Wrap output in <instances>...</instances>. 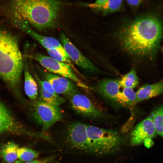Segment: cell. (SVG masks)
<instances>
[{
	"label": "cell",
	"instance_id": "cell-1",
	"mask_svg": "<svg viewBox=\"0 0 163 163\" xmlns=\"http://www.w3.org/2000/svg\"><path fill=\"white\" fill-rule=\"evenodd\" d=\"M162 8L155 5L119 28L115 36L124 51L141 60L155 59L163 38Z\"/></svg>",
	"mask_w": 163,
	"mask_h": 163
},
{
	"label": "cell",
	"instance_id": "cell-2",
	"mask_svg": "<svg viewBox=\"0 0 163 163\" xmlns=\"http://www.w3.org/2000/svg\"><path fill=\"white\" fill-rule=\"evenodd\" d=\"M11 5L14 16L40 30L57 26L62 8L59 0H11Z\"/></svg>",
	"mask_w": 163,
	"mask_h": 163
},
{
	"label": "cell",
	"instance_id": "cell-3",
	"mask_svg": "<svg viewBox=\"0 0 163 163\" xmlns=\"http://www.w3.org/2000/svg\"><path fill=\"white\" fill-rule=\"evenodd\" d=\"M24 62L17 38L0 27V78L18 97Z\"/></svg>",
	"mask_w": 163,
	"mask_h": 163
},
{
	"label": "cell",
	"instance_id": "cell-4",
	"mask_svg": "<svg viewBox=\"0 0 163 163\" xmlns=\"http://www.w3.org/2000/svg\"><path fill=\"white\" fill-rule=\"evenodd\" d=\"M89 153L104 155L112 153L120 148L123 139L116 131L86 125Z\"/></svg>",
	"mask_w": 163,
	"mask_h": 163
},
{
	"label": "cell",
	"instance_id": "cell-5",
	"mask_svg": "<svg viewBox=\"0 0 163 163\" xmlns=\"http://www.w3.org/2000/svg\"><path fill=\"white\" fill-rule=\"evenodd\" d=\"M11 134L41 139V132L27 129L18 120L10 110L0 100V134Z\"/></svg>",
	"mask_w": 163,
	"mask_h": 163
},
{
	"label": "cell",
	"instance_id": "cell-6",
	"mask_svg": "<svg viewBox=\"0 0 163 163\" xmlns=\"http://www.w3.org/2000/svg\"><path fill=\"white\" fill-rule=\"evenodd\" d=\"M32 108L34 117L44 133H47L63 117L62 110L59 106L47 103L39 99L32 101Z\"/></svg>",
	"mask_w": 163,
	"mask_h": 163
},
{
	"label": "cell",
	"instance_id": "cell-7",
	"mask_svg": "<svg viewBox=\"0 0 163 163\" xmlns=\"http://www.w3.org/2000/svg\"><path fill=\"white\" fill-rule=\"evenodd\" d=\"M29 56L39 62L48 72L69 78L74 82L78 87L85 89H90L77 76L69 64L58 61L40 53Z\"/></svg>",
	"mask_w": 163,
	"mask_h": 163
},
{
	"label": "cell",
	"instance_id": "cell-8",
	"mask_svg": "<svg viewBox=\"0 0 163 163\" xmlns=\"http://www.w3.org/2000/svg\"><path fill=\"white\" fill-rule=\"evenodd\" d=\"M59 37L69 58L75 64L91 72L101 74L105 73L83 54L72 43L65 33L60 31L59 34Z\"/></svg>",
	"mask_w": 163,
	"mask_h": 163
},
{
	"label": "cell",
	"instance_id": "cell-9",
	"mask_svg": "<svg viewBox=\"0 0 163 163\" xmlns=\"http://www.w3.org/2000/svg\"><path fill=\"white\" fill-rule=\"evenodd\" d=\"M72 109L77 113L94 120L104 118L106 114L86 96L79 92L68 96Z\"/></svg>",
	"mask_w": 163,
	"mask_h": 163
},
{
	"label": "cell",
	"instance_id": "cell-10",
	"mask_svg": "<svg viewBox=\"0 0 163 163\" xmlns=\"http://www.w3.org/2000/svg\"><path fill=\"white\" fill-rule=\"evenodd\" d=\"M86 126L78 122L70 123L67 127L66 138L68 143L72 147L89 153Z\"/></svg>",
	"mask_w": 163,
	"mask_h": 163
},
{
	"label": "cell",
	"instance_id": "cell-11",
	"mask_svg": "<svg viewBox=\"0 0 163 163\" xmlns=\"http://www.w3.org/2000/svg\"><path fill=\"white\" fill-rule=\"evenodd\" d=\"M41 72L45 79L49 82L58 94L69 96L79 92L78 86L72 80L47 71Z\"/></svg>",
	"mask_w": 163,
	"mask_h": 163
},
{
	"label": "cell",
	"instance_id": "cell-12",
	"mask_svg": "<svg viewBox=\"0 0 163 163\" xmlns=\"http://www.w3.org/2000/svg\"><path fill=\"white\" fill-rule=\"evenodd\" d=\"M156 132L151 116L137 124L133 129L130 135V143L136 145L146 139H151L156 135Z\"/></svg>",
	"mask_w": 163,
	"mask_h": 163
},
{
	"label": "cell",
	"instance_id": "cell-13",
	"mask_svg": "<svg viewBox=\"0 0 163 163\" xmlns=\"http://www.w3.org/2000/svg\"><path fill=\"white\" fill-rule=\"evenodd\" d=\"M18 27L37 41L46 50L56 49L64 56L70 59L63 46L57 39L39 34L33 30L26 21H23Z\"/></svg>",
	"mask_w": 163,
	"mask_h": 163
},
{
	"label": "cell",
	"instance_id": "cell-14",
	"mask_svg": "<svg viewBox=\"0 0 163 163\" xmlns=\"http://www.w3.org/2000/svg\"><path fill=\"white\" fill-rule=\"evenodd\" d=\"M34 74L39 89V99L47 103L58 106L65 102V99L55 91L49 82L41 80L35 73Z\"/></svg>",
	"mask_w": 163,
	"mask_h": 163
},
{
	"label": "cell",
	"instance_id": "cell-15",
	"mask_svg": "<svg viewBox=\"0 0 163 163\" xmlns=\"http://www.w3.org/2000/svg\"><path fill=\"white\" fill-rule=\"evenodd\" d=\"M120 87L119 79H106L97 84L96 89L104 97L115 102L117 96L120 91Z\"/></svg>",
	"mask_w": 163,
	"mask_h": 163
},
{
	"label": "cell",
	"instance_id": "cell-16",
	"mask_svg": "<svg viewBox=\"0 0 163 163\" xmlns=\"http://www.w3.org/2000/svg\"><path fill=\"white\" fill-rule=\"evenodd\" d=\"M24 77V89L25 93L32 101L38 99V87L36 80L29 71L27 62V56H25L23 59Z\"/></svg>",
	"mask_w": 163,
	"mask_h": 163
},
{
	"label": "cell",
	"instance_id": "cell-17",
	"mask_svg": "<svg viewBox=\"0 0 163 163\" xmlns=\"http://www.w3.org/2000/svg\"><path fill=\"white\" fill-rule=\"evenodd\" d=\"M163 93V79L156 83L145 84L136 92L137 103L141 101L157 96Z\"/></svg>",
	"mask_w": 163,
	"mask_h": 163
},
{
	"label": "cell",
	"instance_id": "cell-18",
	"mask_svg": "<svg viewBox=\"0 0 163 163\" xmlns=\"http://www.w3.org/2000/svg\"><path fill=\"white\" fill-rule=\"evenodd\" d=\"M123 0H108L105 3L100 5L93 3H84V6L99 11L105 15L119 11L121 7Z\"/></svg>",
	"mask_w": 163,
	"mask_h": 163
},
{
	"label": "cell",
	"instance_id": "cell-19",
	"mask_svg": "<svg viewBox=\"0 0 163 163\" xmlns=\"http://www.w3.org/2000/svg\"><path fill=\"white\" fill-rule=\"evenodd\" d=\"M115 102L128 108L133 107L137 104L136 92L133 89L124 88L117 94Z\"/></svg>",
	"mask_w": 163,
	"mask_h": 163
},
{
	"label": "cell",
	"instance_id": "cell-20",
	"mask_svg": "<svg viewBox=\"0 0 163 163\" xmlns=\"http://www.w3.org/2000/svg\"><path fill=\"white\" fill-rule=\"evenodd\" d=\"M18 145L13 142H9L3 145L0 149V155L7 163L14 162L18 158Z\"/></svg>",
	"mask_w": 163,
	"mask_h": 163
},
{
	"label": "cell",
	"instance_id": "cell-21",
	"mask_svg": "<svg viewBox=\"0 0 163 163\" xmlns=\"http://www.w3.org/2000/svg\"><path fill=\"white\" fill-rule=\"evenodd\" d=\"M151 116L156 133L163 137V105L155 108Z\"/></svg>",
	"mask_w": 163,
	"mask_h": 163
},
{
	"label": "cell",
	"instance_id": "cell-22",
	"mask_svg": "<svg viewBox=\"0 0 163 163\" xmlns=\"http://www.w3.org/2000/svg\"><path fill=\"white\" fill-rule=\"evenodd\" d=\"M139 78L135 68L133 67L130 70L119 79L121 87L133 89L139 84Z\"/></svg>",
	"mask_w": 163,
	"mask_h": 163
},
{
	"label": "cell",
	"instance_id": "cell-23",
	"mask_svg": "<svg viewBox=\"0 0 163 163\" xmlns=\"http://www.w3.org/2000/svg\"><path fill=\"white\" fill-rule=\"evenodd\" d=\"M18 158L25 162L34 160L39 156V153L35 150L26 147L19 148L17 150Z\"/></svg>",
	"mask_w": 163,
	"mask_h": 163
},
{
	"label": "cell",
	"instance_id": "cell-24",
	"mask_svg": "<svg viewBox=\"0 0 163 163\" xmlns=\"http://www.w3.org/2000/svg\"><path fill=\"white\" fill-rule=\"evenodd\" d=\"M46 50L49 55L54 59L60 62L71 64L70 59L64 56L56 49H52Z\"/></svg>",
	"mask_w": 163,
	"mask_h": 163
},
{
	"label": "cell",
	"instance_id": "cell-25",
	"mask_svg": "<svg viewBox=\"0 0 163 163\" xmlns=\"http://www.w3.org/2000/svg\"><path fill=\"white\" fill-rule=\"evenodd\" d=\"M144 0H126L127 2L130 5L138 7L139 6Z\"/></svg>",
	"mask_w": 163,
	"mask_h": 163
},
{
	"label": "cell",
	"instance_id": "cell-26",
	"mask_svg": "<svg viewBox=\"0 0 163 163\" xmlns=\"http://www.w3.org/2000/svg\"><path fill=\"white\" fill-rule=\"evenodd\" d=\"M51 159V158H48L41 159H35L31 161L25 162L23 163H48L50 161Z\"/></svg>",
	"mask_w": 163,
	"mask_h": 163
},
{
	"label": "cell",
	"instance_id": "cell-27",
	"mask_svg": "<svg viewBox=\"0 0 163 163\" xmlns=\"http://www.w3.org/2000/svg\"><path fill=\"white\" fill-rule=\"evenodd\" d=\"M144 145L147 148H150L153 144V142L151 139L148 138L144 141Z\"/></svg>",
	"mask_w": 163,
	"mask_h": 163
},
{
	"label": "cell",
	"instance_id": "cell-28",
	"mask_svg": "<svg viewBox=\"0 0 163 163\" xmlns=\"http://www.w3.org/2000/svg\"><path fill=\"white\" fill-rule=\"evenodd\" d=\"M108 0H96L93 3L96 5H100L105 3Z\"/></svg>",
	"mask_w": 163,
	"mask_h": 163
},
{
	"label": "cell",
	"instance_id": "cell-29",
	"mask_svg": "<svg viewBox=\"0 0 163 163\" xmlns=\"http://www.w3.org/2000/svg\"><path fill=\"white\" fill-rule=\"evenodd\" d=\"M23 161L19 160H16L14 162H13V163H23ZM2 163H9L2 162Z\"/></svg>",
	"mask_w": 163,
	"mask_h": 163
},
{
	"label": "cell",
	"instance_id": "cell-30",
	"mask_svg": "<svg viewBox=\"0 0 163 163\" xmlns=\"http://www.w3.org/2000/svg\"><path fill=\"white\" fill-rule=\"evenodd\" d=\"M161 52V53H162V56H163V45L160 48V49Z\"/></svg>",
	"mask_w": 163,
	"mask_h": 163
},
{
	"label": "cell",
	"instance_id": "cell-31",
	"mask_svg": "<svg viewBox=\"0 0 163 163\" xmlns=\"http://www.w3.org/2000/svg\"><path fill=\"white\" fill-rule=\"evenodd\" d=\"M48 163H52L50 162V161H49Z\"/></svg>",
	"mask_w": 163,
	"mask_h": 163
}]
</instances>
